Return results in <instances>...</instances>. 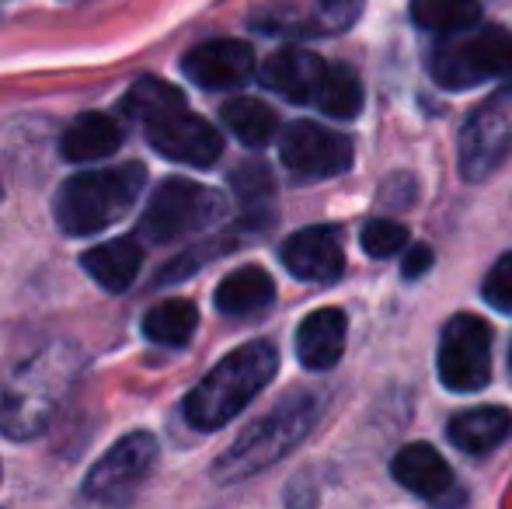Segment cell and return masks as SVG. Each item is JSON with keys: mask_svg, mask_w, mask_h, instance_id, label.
I'll use <instances>...</instances> for the list:
<instances>
[{"mask_svg": "<svg viewBox=\"0 0 512 509\" xmlns=\"http://www.w3.org/2000/svg\"><path fill=\"white\" fill-rule=\"evenodd\" d=\"M81 377V353L67 342L39 349L0 377V433L32 440L53 422Z\"/></svg>", "mask_w": 512, "mask_h": 509, "instance_id": "1", "label": "cell"}, {"mask_svg": "<svg viewBox=\"0 0 512 509\" xmlns=\"http://www.w3.org/2000/svg\"><path fill=\"white\" fill-rule=\"evenodd\" d=\"M279 370V353L272 342L258 339L248 346L227 353L213 370L189 391L185 398V419L196 429H213L227 426L230 419L244 412L265 387L272 384Z\"/></svg>", "mask_w": 512, "mask_h": 509, "instance_id": "2", "label": "cell"}, {"mask_svg": "<svg viewBox=\"0 0 512 509\" xmlns=\"http://www.w3.org/2000/svg\"><path fill=\"white\" fill-rule=\"evenodd\" d=\"M317 415H321V394L314 391L290 394V398L279 401L269 415H262L255 426H248L223 450L220 461L213 464V478L220 485H234L258 475V471L272 468V464L283 461L290 450H297L307 440Z\"/></svg>", "mask_w": 512, "mask_h": 509, "instance_id": "3", "label": "cell"}, {"mask_svg": "<svg viewBox=\"0 0 512 509\" xmlns=\"http://www.w3.org/2000/svg\"><path fill=\"white\" fill-rule=\"evenodd\" d=\"M147 168L136 161L74 175L56 192V224L70 238H88L122 220L140 199Z\"/></svg>", "mask_w": 512, "mask_h": 509, "instance_id": "4", "label": "cell"}, {"mask_svg": "<svg viewBox=\"0 0 512 509\" xmlns=\"http://www.w3.org/2000/svg\"><path fill=\"white\" fill-rule=\"evenodd\" d=\"M429 74L439 88L464 91L512 74V35L499 25H471L443 35L429 56Z\"/></svg>", "mask_w": 512, "mask_h": 509, "instance_id": "5", "label": "cell"}, {"mask_svg": "<svg viewBox=\"0 0 512 509\" xmlns=\"http://www.w3.org/2000/svg\"><path fill=\"white\" fill-rule=\"evenodd\" d=\"M223 217H227V199L216 189L192 178H168L150 196L140 217V234L154 245H168V241L209 231Z\"/></svg>", "mask_w": 512, "mask_h": 509, "instance_id": "6", "label": "cell"}, {"mask_svg": "<svg viewBox=\"0 0 512 509\" xmlns=\"http://www.w3.org/2000/svg\"><path fill=\"white\" fill-rule=\"evenodd\" d=\"M439 381L450 391L471 394L492 381V328L478 314H453L439 339Z\"/></svg>", "mask_w": 512, "mask_h": 509, "instance_id": "7", "label": "cell"}, {"mask_svg": "<svg viewBox=\"0 0 512 509\" xmlns=\"http://www.w3.org/2000/svg\"><path fill=\"white\" fill-rule=\"evenodd\" d=\"M512 150V84L488 95L467 116L460 133V175L467 182L488 178Z\"/></svg>", "mask_w": 512, "mask_h": 509, "instance_id": "8", "label": "cell"}, {"mask_svg": "<svg viewBox=\"0 0 512 509\" xmlns=\"http://www.w3.org/2000/svg\"><path fill=\"white\" fill-rule=\"evenodd\" d=\"M279 157L297 182H324V178L345 175L356 161V150H352L349 136L338 133V129L300 119V123L283 129Z\"/></svg>", "mask_w": 512, "mask_h": 509, "instance_id": "9", "label": "cell"}, {"mask_svg": "<svg viewBox=\"0 0 512 509\" xmlns=\"http://www.w3.org/2000/svg\"><path fill=\"white\" fill-rule=\"evenodd\" d=\"M147 140L161 157L175 164H189V168H209L223 154L220 133L203 116L189 112V105H178V109L150 119Z\"/></svg>", "mask_w": 512, "mask_h": 509, "instance_id": "10", "label": "cell"}, {"mask_svg": "<svg viewBox=\"0 0 512 509\" xmlns=\"http://www.w3.org/2000/svg\"><path fill=\"white\" fill-rule=\"evenodd\" d=\"M157 440L150 433H126L115 447H108L98 464L84 478V496L91 499H122L154 471Z\"/></svg>", "mask_w": 512, "mask_h": 509, "instance_id": "11", "label": "cell"}, {"mask_svg": "<svg viewBox=\"0 0 512 509\" xmlns=\"http://www.w3.org/2000/svg\"><path fill=\"white\" fill-rule=\"evenodd\" d=\"M366 0H310L304 11L290 4L265 7L251 18V28L265 35H283V39H321L352 28L363 14Z\"/></svg>", "mask_w": 512, "mask_h": 509, "instance_id": "12", "label": "cell"}, {"mask_svg": "<svg viewBox=\"0 0 512 509\" xmlns=\"http://www.w3.org/2000/svg\"><path fill=\"white\" fill-rule=\"evenodd\" d=\"M182 70L192 84L206 91L241 88L255 74V49L241 39H209L185 53Z\"/></svg>", "mask_w": 512, "mask_h": 509, "instance_id": "13", "label": "cell"}, {"mask_svg": "<svg viewBox=\"0 0 512 509\" xmlns=\"http://www.w3.org/2000/svg\"><path fill=\"white\" fill-rule=\"evenodd\" d=\"M283 265L290 276L304 279V283H338L345 276V252L342 241L331 227H307L297 231L293 238L283 241Z\"/></svg>", "mask_w": 512, "mask_h": 509, "instance_id": "14", "label": "cell"}, {"mask_svg": "<svg viewBox=\"0 0 512 509\" xmlns=\"http://www.w3.org/2000/svg\"><path fill=\"white\" fill-rule=\"evenodd\" d=\"M324 67H328V63H324L321 56L290 46V49L272 53L269 60L262 63L258 81L269 91H276V95H283L286 102L310 105L314 102L317 84H321V77H324Z\"/></svg>", "mask_w": 512, "mask_h": 509, "instance_id": "15", "label": "cell"}, {"mask_svg": "<svg viewBox=\"0 0 512 509\" xmlns=\"http://www.w3.org/2000/svg\"><path fill=\"white\" fill-rule=\"evenodd\" d=\"M345 314L338 307H321V311H310L297 328V360L304 370H331L345 353Z\"/></svg>", "mask_w": 512, "mask_h": 509, "instance_id": "16", "label": "cell"}, {"mask_svg": "<svg viewBox=\"0 0 512 509\" xmlns=\"http://www.w3.org/2000/svg\"><path fill=\"white\" fill-rule=\"evenodd\" d=\"M391 475L401 489L418 499H439L453 485V471L446 457L432 443H408L394 454Z\"/></svg>", "mask_w": 512, "mask_h": 509, "instance_id": "17", "label": "cell"}, {"mask_svg": "<svg viewBox=\"0 0 512 509\" xmlns=\"http://www.w3.org/2000/svg\"><path fill=\"white\" fill-rule=\"evenodd\" d=\"M216 311L227 318H258L276 304V283L262 265H241L216 286Z\"/></svg>", "mask_w": 512, "mask_h": 509, "instance_id": "18", "label": "cell"}, {"mask_svg": "<svg viewBox=\"0 0 512 509\" xmlns=\"http://www.w3.org/2000/svg\"><path fill=\"white\" fill-rule=\"evenodd\" d=\"M81 265L105 293H126L133 286V279L140 276L143 248L133 238H115L91 248V252H84Z\"/></svg>", "mask_w": 512, "mask_h": 509, "instance_id": "19", "label": "cell"}, {"mask_svg": "<svg viewBox=\"0 0 512 509\" xmlns=\"http://www.w3.org/2000/svg\"><path fill=\"white\" fill-rule=\"evenodd\" d=\"M60 147L63 157L74 164L105 161V157H112L122 147V126L119 119L105 116V112H84V116H77L67 126Z\"/></svg>", "mask_w": 512, "mask_h": 509, "instance_id": "20", "label": "cell"}, {"mask_svg": "<svg viewBox=\"0 0 512 509\" xmlns=\"http://www.w3.org/2000/svg\"><path fill=\"white\" fill-rule=\"evenodd\" d=\"M512 429V415L502 405H478L457 412L450 419V443L464 454H488L492 447H499Z\"/></svg>", "mask_w": 512, "mask_h": 509, "instance_id": "21", "label": "cell"}, {"mask_svg": "<svg viewBox=\"0 0 512 509\" xmlns=\"http://www.w3.org/2000/svg\"><path fill=\"white\" fill-rule=\"evenodd\" d=\"M310 105L317 112H324L328 119H356L363 112V84H359V77L349 67L328 63Z\"/></svg>", "mask_w": 512, "mask_h": 509, "instance_id": "22", "label": "cell"}, {"mask_svg": "<svg viewBox=\"0 0 512 509\" xmlns=\"http://www.w3.org/2000/svg\"><path fill=\"white\" fill-rule=\"evenodd\" d=\"M220 119L244 147H265L279 133V116L258 98H230L220 109Z\"/></svg>", "mask_w": 512, "mask_h": 509, "instance_id": "23", "label": "cell"}, {"mask_svg": "<svg viewBox=\"0 0 512 509\" xmlns=\"http://www.w3.org/2000/svg\"><path fill=\"white\" fill-rule=\"evenodd\" d=\"M196 325H199L196 304L182 297H171L147 311V318H143V335H147L150 342H157V346H185V342L196 335Z\"/></svg>", "mask_w": 512, "mask_h": 509, "instance_id": "24", "label": "cell"}, {"mask_svg": "<svg viewBox=\"0 0 512 509\" xmlns=\"http://www.w3.org/2000/svg\"><path fill=\"white\" fill-rule=\"evenodd\" d=\"M411 21L432 35H453L481 21L478 0H411Z\"/></svg>", "mask_w": 512, "mask_h": 509, "instance_id": "25", "label": "cell"}, {"mask_svg": "<svg viewBox=\"0 0 512 509\" xmlns=\"http://www.w3.org/2000/svg\"><path fill=\"white\" fill-rule=\"evenodd\" d=\"M178 105H185V95L175 84L157 81V77H143V81H136L133 88L126 91V98H122V116L147 126L150 119L164 116V112L178 109Z\"/></svg>", "mask_w": 512, "mask_h": 509, "instance_id": "26", "label": "cell"}, {"mask_svg": "<svg viewBox=\"0 0 512 509\" xmlns=\"http://www.w3.org/2000/svg\"><path fill=\"white\" fill-rule=\"evenodd\" d=\"M359 245L370 258H394L408 248V227L398 220H370L359 234Z\"/></svg>", "mask_w": 512, "mask_h": 509, "instance_id": "27", "label": "cell"}, {"mask_svg": "<svg viewBox=\"0 0 512 509\" xmlns=\"http://www.w3.org/2000/svg\"><path fill=\"white\" fill-rule=\"evenodd\" d=\"M485 304L499 314H512V252H506L492 265L485 276V290H481Z\"/></svg>", "mask_w": 512, "mask_h": 509, "instance_id": "28", "label": "cell"}, {"mask_svg": "<svg viewBox=\"0 0 512 509\" xmlns=\"http://www.w3.org/2000/svg\"><path fill=\"white\" fill-rule=\"evenodd\" d=\"M234 189L241 192L244 203H255V199L269 196L272 192V178L265 164H244V168L234 171Z\"/></svg>", "mask_w": 512, "mask_h": 509, "instance_id": "29", "label": "cell"}, {"mask_svg": "<svg viewBox=\"0 0 512 509\" xmlns=\"http://www.w3.org/2000/svg\"><path fill=\"white\" fill-rule=\"evenodd\" d=\"M432 269V248L429 245H411L405 255V265H401V276L405 279H418Z\"/></svg>", "mask_w": 512, "mask_h": 509, "instance_id": "30", "label": "cell"}, {"mask_svg": "<svg viewBox=\"0 0 512 509\" xmlns=\"http://www.w3.org/2000/svg\"><path fill=\"white\" fill-rule=\"evenodd\" d=\"M509 367H512V349H509Z\"/></svg>", "mask_w": 512, "mask_h": 509, "instance_id": "31", "label": "cell"}]
</instances>
